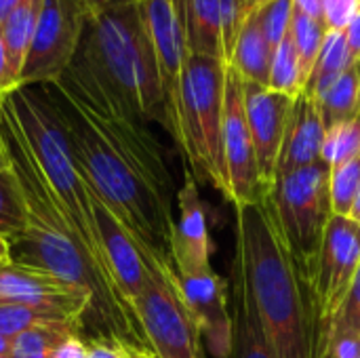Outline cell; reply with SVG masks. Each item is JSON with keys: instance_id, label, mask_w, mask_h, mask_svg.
I'll list each match as a JSON object with an SVG mask.
<instances>
[{"instance_id": "6da1fadb", "label": "cell", "mask_w": 360, "mask_h": 358, "mask_svg": "<svg viewBox=\"0 0 360 358\" xmlns=\"http://www.w3.org/2000/svg\"><path fill=\"white\" fill-rule=\"evenodd\" d=\"M40 87L91 190L131 232L146 260L173 266L175 181L148 124L97 110L59 80Z\"/></svg>"}, {"instance_id": "7a4b0ae2", "label": "cell", "mask_w": 360, "mask_h": 358, "mask_svg": "<svg viewBox=\"0 0 360 358\" xmlns=\"http://www.w3.org/2000/svg\"><path fill=\"white\" fill-rule=\"evenodd\" d=\"M0 135L25 209V230L11 245V255L17 253L11 260L42 268L86 293L91 298L86 325L97 333L95 340L118 346L129 357L152 352L135 312L116 283L91 262L80 245L4 99H0Z\"/></svg>"}, {"instance_id": "3957f363", "label": "cell", "mask_w": 360, "mask_h": 358, "mask_svg": "<svg viewBox=\"0 0 360 358\" xmlns=\"http://www.w3.org/2000/svg\"><path fill=\"white\" fill-rule=\"evenodd\" d=\"M59 82L89 106L167 131L156 55L137 2L91 13L78 51Z\"/></svg>"}, {"instance_id": "277c9868", "label": "cell", "mask_w": 360, "mask_h": 358, "mask_svg": "<svg viewBox=\"0 0 360 358\" xmlns=\"http://www.w3.org/2000/svg\"><path fill=\"white\" fill-rule=\"evenodd\" d=\"M236 211V264L274 358H319L312 287L281 232L270 194Z\"/></svg>"}, {"instance_id": "5b68a950", "label": "cell", "mask_w": 360, "mask_h": 358, "mask_svg": "<svg viewBox=\"0 0 360 358\" xmlns=\"http://www.w3.org/2000/svg\"><path fill=\"white\" fill-rule=\"evenodd\" d=\"M4 101L11 108L25 141L30 143L46 181L59 198V205L86 255L103 274L112 279L95 226L89 184L46 93L42 87H19L8 93Z\"/></svg>"}, {"instance_id": "8992f818", "label": "cell", "mask_w": 360, "mask_h": 358, "mask_svg": "<svg viewBox=\"0 0 360 358\" xmlns=\"http://www.w3.org/2000/svg\"><path fill=\"white\" fill-rule=\"evenodd\" d=\"M224 91L226 63L215 57L188 53L179 80L173 141L194 179L211 184L226 198L228 177L221 152Z\"/></svg>"}, {"instance_id": "52a82bcc", "label": "cell", "mask_w": 360, "mask_h": 358, "mask_svg": "<svg viewBox=\"0 0 360 358\" xmlns=\"http://www.w3.org/2000/svg\"><path fill=\"white\" fill-rule=\"evenodd\" d=\"M331 169L321 160L278 173L268 190L285 243L310 283L331 211Z\"/></svg>"}, {"instance_id": "ba28073f", "label": "cell", "mask_w": 360, "mask_h": 358, "mask_svg": "<svg viewBox=\"0 0 360 358\" xmlns=\"http://www.w3.org/2000/svg\"><path fill=\"white\" fill-rule=\"evenodd\" d=\"M146 287L131 308L152 352L156 358H209L202 329L184 300L175 268L154 260H146Z\"/></svg>"}, {"instance_id": "9c48e42d", "label": "cell", "mask_w": 360, "mask_h": 358, "mask_svg": "<svg viewBox=\"0 0 360 358\" xmlns=\"http://www.w3.org/2000/svg\"><path fill=\"white\" fill-rule=\"evenodd\" d=\"M91 13L84 0H44L23 61L21 87L51 84L61 78L78 51Z\"/></svg>"}, {"instance_id": "30bf717a", "label": "cell", "mask_w": 360, "mask_h": 358, "mask_svg": "<svg viewBox=\"0 0 360 358\" xmlns=\"http://www.w3.org/2000/svg\"><path fill=\"white\" fill-rule=\"evenodd\" d=\"M360 264V226L346 215H331L323 234L319 257L310 276L319 344L335 314L340 312Z\"/></svg>"}, {"instance_id": "8fae6325", "label": "cell", "mask_w": 360, "mask_h": 358, "mask_svg": "<svg viewBox=\"0 0 360 358\" xmlns=\"http://www.w3.org/2000/svg\"><path fill=\"white\" fill-rule=\"evenodd\" d=\"M221 152L228 177V196L234 207L257 203L266 190L259 181L255 150L245 116L243 103V78L226 65V91H224V122H221Z\"/></svg>"}, {"instance_id": "7c38bea8", "label": "cell", "mask_w": 360, "mask_h": 358, "mask_svg": "<svg viewBox=\"0 0 360 358\" xmlns=\"http://www.w3.org/2000/svg\"><path fill=\"white\" fill-rule=\"evenodd\" d=\"M139 17L152 42L167 112V133L175 135L181 70L188 57L184 21L173 0H137Z\"/></svg>"}, {"instance_id": "4fadbf2b", "label": "cell", "mask_w": 360, "mask_h": 358, "mask_svg": "<svg viewBox=\"0 0 360 358\" xmlns=\"http://www.w3.org/2000/svg\"><path fill=\"white\" fill-rule=\"evenodd\" d=\"M243 103L245 116L255 150L257 173L264 190L268 192L276 179L278 154L285 137L287 116L293 97H287L268 87L243 80Z\"/></svg>"}, {"instance_id": "5bb4252c", "label": "cell", "mask_w": 360, "mask_h": 358, "mask_svg": "<svg viewBox=\"0 0 360 358\" xmlns=\"http://www.w3.org/2000/svg\"><path fill=\"white\" fill-rule=\"evenodd\" d=\"M181 21L188 53L228 63L245 21L243 0H184Z\"/></svg>"}, {"instance_id": "9a60e30c", "label": "cell", "mask_w": 360, "mask_h": 358, "mask_svg": "<svg viewBox=\"0 0 360 358\" xmlns=\"http://www.w3.org/2000/svg\"><path fill=\"white\" fill-rule=\"evenodd\" d=\"M179 217L175 219L171 257L177 276L211 272V236L207 226L205 203L198 194L194 175L186 169L184 186L177 190Z\"/></svg>"}, {"instance_id": "2e32d148", "label": "cell", "mask_w": 360, "mask_h": 358, "mask_svg": "<svg viewBox=\"0 0 360 358\" xmlns=\"http://www.w3.org/2000/svg\"><path fill=\"white\" fill-rule=\"evenodd\" d=\"M91 203H93V215H95V226L105 251V260L112 272V279L124 298V302L131 306L133 300L143 291L146 281H148V266L146 260L133 241L131 232L122 226V222L108 209V205L91 190ZM133 310V308H131Z\"/></svg>"}, {"instance_id": "e0dca14e", "label": "cell", "mask_w": 360, "mask_h": 358, "mask_svg": "<svg viewBox=\"0 0 360 358\" xmlns=\"http://www.w3.org/2000/svg\"><path fill=\"white\" fill-rule=\"evenodd\" d=\"M0 304H27V306H78L91 312V298L55 274L8 260L0 264ZM86 325V321H84Z\"/></svg>"}, {"instance_id": "ac0fdd59", "label": "cell", "mask_w": 360, "mask_h": 358, "mask_svg": "<svg viewBox=\"0 0 360 358\" xmlns=\"http://www.w3.org/2000/svg\"><path fill=\"white\" fill-rule=\"evenodd\" d=\"M323 141H325V124L319 103L316 99H312L302 91L293 99L287 116L276 175L321 162Z\"/></svg>"}, {"instance_id": "d6986e66", "label": "cell", "mask_w": 360, "mask_h": 358, "mask_svg": "<svg viewBox=\"0 0 360 358\" xmlns=\"http://www.w3.org/2000/svg\"><path fill=\"white\" fill-rule=\"evenodd\" d=\"M232 340L226 358H274L255 302L234 260L232 264Z\"/></svg>"}, {"instance_id": "ffe728a7", "label": "cell", "mask_w": 360, "mask_h": 358, "mask_svg": "<svg viewBox=\"0 0 360 358\" xmlns=\"http://www.w3.org/2000/svg\"><path fill=\"white\" fill-rule=\"evenodd\" d=\"M84 321H86V308H78V306L0 304V335L6 340L34 327H65L80 333Z\"/></svg>"}, {"instance_id": "44dd1931", "label": "cell", "mask_w": 360, "mask_h": 358, "mask_svg": "<svg viewBox=\"0 0 360 358\" xmlns=\"http://www.w3.org/2000/svg\"><path fill=\"white\" fill-rule=\"evenodd\" d=\"M270 61H272V46L268 44V40L257 23L255 13L247 15L226 65H230L243 80L268 87Z\"/></svg>"}, {"instance_id": "7402d4cb", "label": "cell", "mask_w": 360, "mask_h": 358, "mask_svg": "<svg viewBox=\"0 0 360 358\" xmlns=\"http://www.w3.org/2000/svg\"><path fill=\"white\" fill-rule=\"evenodd\" d=\"M356 61L350 53L346 34L340 30H327L321 53L314 61V68L310 72V78L304 87V93L312 99H319L348 68H352Z\"/></svg>"}, {"instance_id": "603a6c76", "label": "cell", "mask_w": 360, "mask_h": 358, "mask_svg": "<svg viewBox=\"0 0 360 358\" xmlns=\"http://www.w3.org/2000/svg\"><path fill=\"white\" fill-rule=\"evenodd\" d=\"M42 6H44V0H19V4L8 13V17L0 25V34H2L6 53H8V59L17 78H21L23 61H25L34 30L38 25Z\"/></svg>"}, {"instance_id": "cb8c5ba5", "label": "cell", "mask_w": 360, "mask_h": 358, "mask_svg": "<svg viewBox=\"0 0 360 358\" xmlns=\"http://www.w3.org/2000/svg\"><path fill=\"white\" fill-rule=\"evenodd\" d=\"M325 131L360 114V65L348 68L319 99Z\"/></svg>"}, {"instance_id": "d4e9b609", "label": "cell", "mask_w": 360, "mask_h": 358, "mask_svg": "<svg viewBox=\"0 0 360 358\" xmlns=\"http://www.w3.org/2000/svg\"><path fill=\"white\" fill-rule=\"evenodd\" d=\"M306 87V78L302 72L300 55L295 51L293 38L287 32L285 38L272 49V61H270V82L268 89L278 91L287 97H297Z\"/></svg>"}, {"instance_id": "484cf974", "label": "cell", "mask_w": 360, "mask_h": 358, "mask_svg": "<svg viewBox=\"0 0 360 358\" xmlns=\"http://www.w3.org/2000/svg\"><path fill=\"white\" fill-rule=\"evenodd\" d=\"M289 34L293 38L295 51L300 55V63H302L304 78L308 82L310 72L314 68V61H316V57L321 53V46H323L327 27H325L323 21H319L314 17H308L302 11L293 8L291 23H289Z\"/></svg>"}, {"instance_id": "4316f807", "label": "cell", "mask_w": 360, "mask_h": 358, "mask_svg": "<svg viewBox=\"0 0 360 358\" xmlns=\"http://www.w3.org/2000/svg\"><path fill=\"white\" fill-rule=\"evenodd\" d=\"M25 230V209L19 184L11 169H0V236L11 245Z\"/></svg>"}, {"instance_id": "83f0119b", "label": "cell", "mask_w": 360, "mask_h": 358, "mask_svg": "<svg viewBox=\"0 0 360 358\" xmlns=\"http://www.w3.org/2000/svg\"><path fill=\"white\" fill-rule=\"evenodd\" d=\"M356 154H360V114L325 131L321 158L329 169H335Z\"/></svg>"}, {"instance_id": "f1b7e54d", "label": "cell", "mask_w": 360, "mask_h": 358, "mask_svg": "<svg viewBox=\"0 0 360 358\" xmlns=\"http://www.w3.org/2000/svg\"><path fill=\"white\" fill-rule=\"evenodd\" d=\"M70 333H78L65 327H34L21 331L19 335L8 340V357L11 358H51L53 348Z\"/></svg>"}, {"instance_id": "f546056e", "label": "cell", "mask_w": 360, "mask_h": 358, "mask_svg": "<svg viewBox=\"0 0 360 358\" xmlns=\"http://www.w3.org/2000/svg\"><path fill=\"white\" fill-rule=\"evenodd\" d=\"M360 186V154L346 160L344 165L331 169V211L333 215H346L350 213V207L354 203V196Z\"/></svg>"}, {"instance_id": "4dcf8cb0", "label": "cell", "mask_w": 360, "mask_h": 358, "mask_svg": "<svg viewBox=\"0 0 360 358\" xmlns=\"http://www.w3.org/2000/svg\"><path fill=\"white\" fill-rule=\"evenodd\" d=\"M342 333H348V335H360V264L356 274H354V281L350 285V291L340 308V312L335 314V319L331 321V325L327 327V331L323 333L321 338V344H319V357L325 348V344L333 338V335H342Z\"/></svg>"}, {"instance_id": "1f68e13d", "label": "cell", "mask_w": 360, "mask_h": 358, "mask_svg": "<svg viewBox=\"0 0 360 358\" xmlns=\"http://www.w3.org/2000/svg\"><path fill=\"white\" fill-rule=\"evenodd\" d=\"M291 15H293V2L291 0H274L255 13L257 23H259V27H262V32H264V36L272 49L289 32Z\"/></svg>"}, {"instance_id": "d6a6232c", "label": "cell", "mask_w": 360, "mask_h": 358, "mask_svg": "<svg viewBox=\"0 0 360 358\" xmlns=\"http://www.w3.org/2000/svg\"><path fill=\"white\" fill-rule=\"evenodd\" d=\"M356 13L359 6L352 0H323V23L327 30L344 32Z\"/></svg>"}, {"instance_id": "836d02e7", "label": "cell", "mask_w": 360, "mask_h": 358, "mask_svg": "<svg viewBox=\"0 0 360 358\" xmlns=\"http://www.w3.org/2000/svg\"><path fill=\"white\" fill-rule=\"evenodd\" d=\"M319 358H360V335H333Z\"/></svg>"}, {"instance_id": "e575fe53", "label": "cell", "mask_w": 360, "mask_h": 358, "mask_svg": "<svg viewBox=\"0 0 360 358\" xmlns=\"http://www.w3.org/2000/svg\"><path fill=\"white\" fill-rule=\"evenodd\" d=\"M89 354V344L82 340L78 333L65 335L51 352V358H86Z\"/></svg>"}, {"instance_id": "d590c367", "label": "cell", "mask_w": 360, "mask_h": 358, "mask_svg": "<svg viewBox=\"0 0 360 358\" xmlns=\"http://www.w3.org/2000/svg\"><path fill=\"white\" fill-rule=\"evenodd\" d=\"M19 87H21L19 78L11 65V59H8V53H6V46H4L2 34H0V99H4L8 93H13Z\"/></svg>"}, {"instance_id": "8d00e7d4", "label": "cell", "mask_w": 360, "mask_h": 358, "mask_svg": "<svg viewBox=\"0 0 360 358\" xmlns=\"http://www.w3.org/2000/svg\"><path fill=\"white\" fill-rule=\"evenodd\" d=\"M86 344H89L86 358H129L127 352L118 346H112V344H105L99 340H86Z\"/></svg>"}, {"instance_id": "74e56055", "label": "cell", "mask_w": 360, "mask_h": 358, "mask_svg": "<svg viewBox=\"0 0 360 358\" xmlns=\"http://www.w3.org/2000/svg\"><path fill=\"white\" fill-rule=\"evenodd\" d=\"M344 34H346V40H348V46H350L354 61L360 65V8L359 13L352 17V21L348 23V27L344 30Z\"/></svg>"}, {"instance_id": "f35d334b", "label": "cell", "mask_w": 360, "mask_h": 358, "mask_svg": "<svg viewBox=\"0 0 360 358\" xmlns=\"http://www.w3.org/2000/svg\"><path fill=\"white\" fill-rule=\"evenodd\" d=\"M291 2H293V8L302 11L308 17L323 21V0H291Z\"/></svg>"}, {"instance_id": "ab89813d", "label": "cell", "mask_w": 360, "mask_h": 358, "mask_svg": "<svg viewBox=\"0 0 360 358\" xmlns=\"http://www.w3.org/2000/svg\"><path fill=\"white\" fill-rule=\"evenodd\" d=\"M89 4V8L95 13V11H101V8H108V6H116V4H127V2H137V0H84Z\"/></svg>"}, {"instance_id": "60d3db41", "label": "cell", "mask_w": 360, "mask_h": 358, "mask_svg": "<svg viewBox=\"0 0 360 358\" xmlns=\"http://www.w3.org/2000/svg\"><path fill=\"white\" fill-rule=\"evenodd\" d=\"M270 2H274V0H245L243 2V15L247 17V15H253V13H257L259 8H264L266 4H270Z\"/></svg>"}, {"instance_id": "b9f144b4", "label": "cell", "mask_w": 360, "mask_h": 358, "mask_svg": "<svg viewBox=\"0 0 360 358\" xmlns=\"http://www.w3.org/2000/svg\"><path fill=\"white\" fill-rule=\"evenodd\" d=\"M19 4V0H0V25L4 23V19L8 17V13Z\"/></svg>"}, {"instance_id": "7bdbcfd3", "label": "cell", "mask_w": 360, "mask_h": 358, "mask_svg": "<svg viewBox=\"0 0 360 358\" xmlns=\"http://www.w3.org/2000/svg\"><path fill=\"white\" fill-rule=\"evenodd\" d=\"M8 260H11V243L4 236H0V264H4Z\"/></svg>"}, {"instance_id": "ee69618b", "label": "cell", "mask_w": 360, "mask_h": 358, "mask_svg": "<svg viewBox=\"0 0 360 358\" xmlns=\"http://www.w3.org/2000/svg\"><path fill=\"white\" fill-rule=\"evenodd\" d=\"M0 169H11L8 154H6V148H4V141H2V135H0Z\"/></svg>"}, {"instance_id": "f6af8a7d", "label": "cell", "mask_w": 360, "mask_h": 358, "mask_svg": "<svg viewBox=\"0 0 360 358\" xmlns=\"http://www.w3.org/2000/svg\"><path fill=\"white\" fill-rule=\"evenodd\" d=\"M0 354H8V340L0 335Z\"/></svg>"}, {"instance_id": "bcb514c9", "label": "cell", "mask_w": 360, "mask_h": 358, "mask_svg": "<svg viewBox=\"0 0 360 358\" xmlns=\"http://www.w3.org/2000/svg\"><path fill=\"white\" fill-rule=\"evenodd\" d=\"M129 357V354H127ZM129 358H156V354L154 352H139V354H133V357Z\"/></svg>"}, {"instance_id": "7dc6e473", "label": "cell", "mask_w": 360, "mask_h": 358, "mask_svg": "<svg viewBox=\"0 0 360 358\" xmlns=\"http://www.w3.org/2000/svg\"><path fill=\"white\" fill-rule=\"evenodd\" d=\"M173 2H175V6H177L179 15H181V4H184V0H173Z\"/></svg>"}, {"instance_id": "c3c4849f", "label": "cell", "mask_w": 360, "mask_h": 358, "mask_svg": "<svg viewBox=\"0 0 360 358\" xmlns=\"http://www.w3.org/2000/svg\"><path fill=\"white\" fill-rule=\"evenodd\" d=\"M352 2H354V4H356V6L360 8V0H352Z\"/></svg>"}, {"instance_id": "681fc988", "label": "cell", "mask_w": 360, "mask_h": 358, "mask_svg": "<svg viewBox=\"0 0 360 358\" xmlns=\"http://www.w3.org/2000/svg\"><path fill=\"white\" fill-rule=\"evenodd\" d=\"M0 358H11L8 354H0Z\"/></svg>"}, {"instance_id": "f907efd6", "label": "cell", "mask_w": 360, "mask_h": 358, "mask_svg": "<svg viewBox=\"0 0 360 358\" xmlns=\"http://www.w3.org/2000/svg\"><path fill=\"white\" fill-rule=\"evenodd\" d=\"M243 2H245V0H243Z\"/></svg>"}]
</instances>
